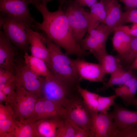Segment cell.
I'll return each instance as SVG.
<instances>
[{
    "instance_id": "6da1fadb",
    "label": "cell",
    "mask_w": 137,
    "mask_h": 137,
    "mask_svg": "<svg viewBox=\"0 0 137 137\" xmlns=\"http://www.w3.org/2000/svg\"><path fill=\"white\" fill-rule=\"evenodd\" d=\"M32 4L42 14L43 21L38 22L36 30H40L52 42L64 49L68 55L83 56L88 53L75 40L66 14L60 4L57 10L50 12L47 5L33 2Z\"/></svg>"
},
{
    "instance_id": "e0dca14e",
    "label": "cell",
    "mask_w": 137,
    "mask_h": 137,
    "mask_svg": "<svg viewBox=\"0 0 137 137\" xmlns=\"http://www.w3.org/2000/svg\"><path fill=\"white\" fill-rule=\"evenodd\" d=\"M106 13L105 24L114 30L122 25L123 11L118 0H102Z\"/></svg>"
},
{
    "instance_id": "7a4b0ae2",
    "label": "cell",
    "mask_w": 137,
    "mask_h": 137,
    "mask_svg": "<svg viewBox=\"0 0 137 137\" xmlns=\"http://www.w3.org/2000/svg\"><path fill=\"white\" fill-rule=\"evenodd\" d=\"M45 43L49 53L51 72L56 77L73 87L80 81L74 60L63 53L60 47L56 44L44 33Z\"/></svg>"
},
{
    "instance_id": "30bf717a",
    "label": "cell",
    "mask_w": 137,
    "mask_h": 137,
    "mask_svg": "<svg viewBox=\"0 0 137 137\" xmlns=\"http://www.w3.org/2000/svg\"><path fill=\"white\" fill-rule=\"evenodd\" d=\"M65 108L42 97L39 98L31 114L25 119L35 122L38 120L60 116L64 117Z\"/></svg>"
},
{
    "instance_id": "9a60e30c",
    "label": "cell",
    "mask_w": 137,
    "mask_h": 137,
    "mask_svg": "<svg viewBox=\"0 0 137 137\" xmlns=\"http://www.w3.org/2000/svg\"><path fill=\"white\" fill-rule=\"evenodd\" d=\"M29 44L31 55L43 60L49 70V51L45 43L43 33L31 29Z\"/></svg>"
},
{
    "instance_id": "44dd1931",
    "label": "cell",
    "mask_w": 137,
    "mask_h": 137,
    "mask_svg": "<svg viewBox=\"0 0 137 137\" xmlns=\"http://www.w3.org/2000/svg\"><path fill=\"white\" fill-rule=\"evenodd\" d=\"M15 122L14 137H41L36 122L25 119L21 122L15 120Z\"/></svg>"
},
{
    "instance_id": "f546056e",
    "label": "cell",
    "mask_w": 137,
    "mask_h": 137,
    "mask_svg": "<svg viewBox=\"0 0 137 137\" xmlns=\"http://www.w3.org/2000/svg\"><path fill=\"white\" fill-rule=\"evenodd\" d=\"M115 94L109 96H103L99 95L98 98L97 111L104 114L108 113L110 107L115 103V99L116 97Z\"/></svg>"
},
{
    "instance_id": "83f0119b",
    "label": "cell",
    "mask_w": 137,
    "mask_h": 137,
    "mask_svg": "<svg viewBox=\"0 0 137 137\" xmlns=\"http://www.w3.org/2000/svg\"><path fill=\"white\" fill-rule=\"evenodd\" d=\"M118 57L121 64L128 65L132 63L137 57V37L133 38L126 52L122 56Z\"/></svg>"
},
{
    "instance_id": "7c38bea8",
    "label": "cell",
    "mask_w": 137,
    "mask_h": 137,
    "mask_svg": "<svg viewBox=\"0 0 137 137\" xmlns=\"http://www.w3.org/2000/svg\"><path fill=\"white\" fill-rule=\"evenodd\" d=\"M80 80L90 82H102L106 74L101 65L86 61L80 59L74 60Z\"/></svg>"
},
{
    "instance_id": "f35d334b",
    "label": "cell",
    "mask_w": 137,
    "mask_h": 137,
    "mask_svg": "<svg viewBox=\"0 0 137 137\" xmlns=\"http://www.w3.org/2000/svg\"><path fill=\"white\" fill-rule=\"evenodd\" d=\"M124 6L125 11L137 8V0H119Z\"/></svg>"
},
{
    "instance_id": "4fadbf2b",
    "label": "cell",
    "mask_w": 137,
    "mask_h": 137,
    "mask_svg": "<svg viewBox=\"0 0 137 137\" xmlns=\"http://www.w3.org/2000/svg\"><path fill=\"white\" fill-rule=\"evenodd\" d=\"M17 49L4 31L0 30V68L9 70L14 73Z\"/></svg>"
},
{
    "instance_id": "74e56055",
    "label": "cell",
    "mask_w": 137,
    "mask_h": 137,
    "mask_svg": "<svg viewBox=\"0 0 137 137\" xmlns=\"http://www.w3.org/2000/svg\"><path fill=\"white\" fill-rule=\"evenodd\" d=\"M115 28L121 30L127 34L132 37H137V23L133 24V25L131 28L128 26L122 25V24L114 29Z\"/></svg>"
},
{
    "instance_id": "e575fe53",
    "label": "cell",
    "mask_w": 137,
    "mask_h": 137,
    "mask_svg": "<svg viewBox=\"0 0 137 137\" xmlns=\"http://www.w3.org/2000/svg\"><path fill=\"white\" fill-rule=\"evenodd\" d=\"M12 118L14 119L13 112L11 106L6 103L5 105L0 103V120Z\"/></svg>"
},
{
    "instance_id": "8d00e7d4",
    "label": "cell",
    "mask_w": 137,
    "mask_h": 137,
    "mask_svg": "<svg viewBox=\"0 0 137 137\" xmlns=\"http://www.w3.org/2000/svg\"><path fill=\"white\" fill-rule=\"evenodd\" d=\"M73 124L75 131L74 137H94L91 130H87Z\"/></svg>"
},
{
    "instance_id": "1f68e13d",
    "label": "cell",
    "mask_w": 137,
    "mask_h": 137,
    "mask_svg": "<svg viewBox=\"0 0 137 137\" xmlns=\"http://www.w3.org/2000/svg\"><path fill=\"white\" fill-rule=\"evenodd\" d=\"M74 134L73 124L64 118L57 137H74Z\"/></svg>"
},
{
    "instance_id": "d6a6232c",
    "label": "cell",
    "mask_w": 137,
    "mask_h": 137,
    "mask_svg": "<svg viewBox=\"0 0 137 137\" xmlns=\"http://www.w3.org/2000/svg\"><path fill=\"white\" fill-rule=\"evenodd\" d=\"M113 137H137V126H131L121 130L116 129Z\"/></svg>"
},
{
    "instance_id": "f1b7e54d",
    "label": "cell",
    "mask_w": 137,
    "mask_h": 137,
    "mask_svg": "<svg viewBox=\"0 0 137 137\" xmlns=\"http://www.w3.org/2000/svg\"><path fill=\"white\" fill-rule=\"evenodd\" d=\"M15 126L14 119L0 120V137H14Z\"/></svg>"
},
{
    "instance_id": "cb8c5ba5",
    "label": "cell",
    "mask_w": 137,
    "mask_h": 137,
    "mask_svg": "<svg viewBox=\"0 0 137 137\" xmlns=\"http://www.w3.org/2000/svg\"><path fill=\"white\" fill-rule=\"evenodd\" d=\"M76 88L91 115L98 113L97 110L98 98L99 95L82 88L79 84L77 85Z\"/></svg>"
},
{
    "instance_id": "b9f144b4",
    "label": "cell",
    "mask_w": 137,
    "mask_h": 137,
    "mask_svg": "<svg viewBox=\"0 0 137 137\" xmlns=\"http://www.w3.org/2000/svg\"><path fill=\"white\" fill-rule=\"evenodd\" d=\"M54 0H35L33 2L41 4L47 5L49 2ZM59 1L60 4H63L66 2L68 0H57Z\"/></svg>"
},
{
    "instance_id": "2e32d148",
    "label": "cell",
    "mask_w": 137,
    "mask_h": 137,
    "mask_svg": "<svg viewBox=\"0 0 137 137\" xmlns=\"http://www.w3.org/2000/svg\"><path fill=\"white\" fill-rule=\"evenodd\" d=\"M64 118L57 116L36 122L37 131L41 137H57Z\"/></svg>"
},
{
    "instance_id": "9c48e42d",
    "label": "cell",
    "mask_w": 137,
    "mask_h": 137,
    "mask_svg": "<svg viewBox=\"0 0 137 137\" xmlns=\"http://www.w3.org/2000/svg\"><path fill=\"white\" fill-rule=\"evenodd\" d=\"M11 107L15 120L21 122L32 113L39 97L21 87H16Z\"/></svg>"
},
{
    "instance_id": "d590c367",
    "label": "cell",
    "mask_w": 137,
    "mask_h": 137,
    "mask_svg": "<svg viewBox=\"0 0 137 137\" xmlns=\"http://www.w3.org/2000/svg\"><path fill=\"white\" fill-rule=\"evenodd\" d=\"M15 79L13 72L7 70L0 68V84L15 81Z\"/></svg>"
},
{
    "instance_id": "603a6c76",
    "label": "cell",
    "mask_w": 137,
    "mask_h": 137,
    "mask_svg": "<svg viewBox=\"0 0 137 137\" xmlns=\"http://www.w3.org/2000/svg\"><path fill=\"white\" fill-rule=\"evenodd\" d=\"M115 95L123 100L135 97L137 91V76L134 75L124 83L113 89Z\"/></svg>"
},
{
    "instance_id": "7402d4cb",
    "label": "cell",
    "mask_w": 137,
    "mask_h": 137,
    "mask_svg": "<svg viewBox=\"0 0 137 137\" xmlns=\"http://www.w3.org/2000/svg\"><path fill=\"white\" fill-rule=\"evenodd\" d=\"M132 70L129 69L126 71L122 67L110 74L109 79L104 83L103 86L98 90L99 91H104L114 85H119L124 83L134 75Z\"/></svg>"
},
{
    "instance_id": "5b68a950",
    "label": "cell",
    "mask_w": 137,
    "mask_h": 137,
    "mask_svg": "<svg viewBox=\"0 0 137 137\" xmlns=\"http://www.w3.org/2000/svg\"><path fill=\"white\" fill-rule=\"evenodd\" d=\"M74 37L79 43L83 38L89 26V12L75 0H68L62 4Z\"/></svg>"
},
{
    "instance_id": "ab89813d",
    "label": "cell",
    "mask_w": 137,
    "mask_h": 137,
    "mask_svg": "<svg viewBox=\"0 0 137 137\" xmlns=\"http://www.w3.org/2000/svg\"><path fill=\"white\" fill-rule=\"evenodd\" d=\"M81 6H87L90 8L93 5L97 2V0H75Z\"/></svg>"
},
{
    "instance_id": "d4e9b609",
    "label": "cell",
    "mask_w": 137,
    "mask_h": 137,
    "mask_svg": "<svg viewBox=\"0 0 137 137\" xmlns=\"http://www.w3.org/2000/svg\"><path fill=\"white\" fill-rule=\"evenodd\" d=\"M82 48L85 51L89 50L98 60L102 56L107 53L106 48L100 45L89 35L83 38L79 43Z\"/></svg>"
},
{
    "instance_id": "4dcf8cb0",
    "label": "cell",
    "mask_w": 137,
    "mask_h": 137,
    "mask_svg": "<svg viewBox=\"0 0 137 137\" xmlns=\"http://www.w3.org/2000/svg\"><path fill=\"white\" fill-rule=\"evenodd\" d=\"M16 88L15 81L0 84V90L3 92L10 101L11 106L16 95Z\"/></svg>"
},
{
    "instance_id": "8992f818",
    "label": "cell",
    "mask_w": 137,
    "mask_h": 137,
    "mask_svg": "<svg viewBox=\"0 0 137 137\" xmlns=\"http://www.w3.org/2000/svg\"><path fill=\"white\" fill-rule=\"evenodd\" d=\"M14 73L16 87H22L38 97H41L45 77L38 75L30 70L24 62L16 60Z\"/></svg>"
},
{
    "instance_id": "5bb4252c",
    "label": "cell",
    "mask_w": 137,
    "mask_h": 137,
    "mask_svg": "<svg viewBox=\"0 0 137 137\" xmlns=\"http://www.w3.org/2000/svg\"><path fill=\"white\" fill-rule=\"evenodd\" d=\"M111 112L115 128L123 129L131 126H137V111L130 110L121 105L115 104Z\"/></svg>"
},
{
    "instance_id": "ba28073f",
    "label": "cell",
    "mask_w": 137,
    "mask_h": 137,
    "mask_svg": "<svg viewBox=\"0 0 137 137\" xmlns=\"http://www.w3.org/2000/svg\"><path fill=\"white\" fill-rule=\"evenodd\" d=\"M64 108V118L74 125L92 131L91 113L78 95L71 99Z\"/></svg>"
},
{
    "instance_id": "d6986e66",
    "label": "cell",
    "mask_w": 137,
    "mask_h": 137,
    "mask_svg": "<svg viewBox=\"0 0 137 137\" xmlns=\"http://www.w3.org/2000/svg\"><path fill=\"white\" fill-rule=\"evenodd\" d=\"M112 39L114 49L118 54V57L124 55L127 51L134 37L127 34L123 31L115 28Z\"/></svg>"
},
{
    "instance_id": "836d02e7",
    "label": "cell",
    "mask_w": 137,
    "mask_h": 137,
    "mask_svg": "<svg viewBox=\"0 0 137 137\" xmlns=\"http://www.w3.org/2000/svg\"><path fill=\"white\" fill-rule=\"evenodd\" d=\"M130 23H137V8L132 9L123 12L122 24Z\"/></svg>"
},
{
    "instance_id": "8fae6325",
    "label": "cell",
    "mask_w": 137,
    "mask_h": 137,
    "mask_svg": "<svg viewBox=\"0 0 137 137\" xmlns=\"http://www.w3.org/2000/svg\"><path fill=\"white\" fill-rule=\"evenodd\" d=\"M92 131L94 137H113L116 128L111 113L99 112L91 115Z\"/></svg>"
},
{
    "instance_id": "277c9868",
    "label": "cell",
    "mask_w": 137,
    "mask_h": 137,
    "mask_svg": "<svg viewBox=\"0 0 137 137\" xmlns=\"http://www.w3.org/2000/svg\"><path fill=\"white\" fill-rule=\"evenodd\" d=\"M1 27L6 36L18 49L27 53L32 29L22 22L1 13Z\"/></svg>"
},
{
    "instance_id": "3957f363",
    "label": "cell",
    "mask_w": 137,
    "mask_h": 137,
    "mask_svg": "<svg viewBox=\"0 0 137 137\" xmlns=\"http://www.w3.org/2000/svg\"><path fill=\"white\" fill-rule=\"evenodd\" d=\"M75 91L76 88L69 85L51 72L45 77L41 97L65 108L71 99L78 95Z\"/></svg>"
},
{
    "instance_id": "60d3db41",
    "label": "cell",
    "mask_w": 137,
    "mask_h": 137,
    "mask_svg": "<svg viewBox=\"0 0 137 137\" xmlns=\"http://www.w3.org/2000/svg\"><path fill=\"white\" fill-rule=\"evenodd\" d=\"M125 104L127 106L133 105L137 109V98L126 99L123 100Z\"/></svg>"
},
{
    "instance_id": "ffe728a7",
    "label": "cell",
    "mask_w": 137,
    "mask_h": 137,
    "mask_svg": "<svg viewBox=\"0 0 137 137\" xmlns=\"http://www.w3.org/2000/svg\"><path fill=\"white\" fill-rule=\"evenodd\" d=\"M24 62L32 71L38 75L46 77L49 75L51 72L43 59L25 53Z\"/></svg>"
},
{
    "instance_id": "484cf974",
    "label": "cell",
    "mask_w": 137,
    "mask_h": 137,
    "mask_svg": "<svg viewBox=\"0 0 137 137\" xmlns=\"http://www.w3.org/2000/svg\"><path fill=\"white\" fill-rule=\"evenodd\" d=\"M98 60L106 74H110L122 67L118 57L114 56L107 53L102 56Z\"/></svg>"
},
{
    "instance_id": "ac0fdd59",
    "label": "cell",
    "mask_w": 137,
    "mask_h": 137,
    "mask_svg": "<svg viewBox=\"0 0 137 137\" xmlns=\"http://www.w3.org/2000/svg\"><path fill=\"white\" fill-rule=\"evenodd\" d=\"M89 12V26L88 32L95 28L100 23L105 24L106 13L102 0L93 5Z\"/></svg>"
},
{
    "instance_id": "ee69618b",
    "label": "cell",
    "mask_w": 137,
    "mask_h": 137,
    "mask_svg": "<svg viewBox=\"0 0 137 137\" xmlns=\"http://www.w3.org/2000/svg\"></svg>"
},
{
    "instance_id": "52a82bcc",
    "label": "cell",
    "mask_w": 137,
    "mask_h": 137,
    "mask_svg": "<svg viewBox=\"0 0 137 137\" xmlns=\"http://www.w3.org/2000/svg\"><path fill=\"white\" fill-rule=\"evenodd\" d=\"M33 0H0L1 13L35 29L38 23L31 14L28 6Z\"/></svg>"
},
{
    "instance_id": "4316f807",
    "label": "cell",
    "mask_w": 137,
    "mask_h": 137,
    "mask_svg": "<svg viewBox=\"0 0 137 137\" xmlns=\"http://www.w3.org/2000/svg\"><path fill=\"white\" fill-rule=\"evenodd\" d=\"M114 30L104 23H101L88 33L101 46L106 48V43L109 35Z\"/></svg>"
},
{
    "instance_id": "7bdbcfd3",
    "label": "cell",
    "mask_w": 137,
    "mask_h": 137,
    "mask_svg": "<svg viewBox=\"0 0 137 137\" xmlns=\"http://www.w3.org/2000/svg\"><path fill=\"white\" fill-rule=\"evenodd\" d=\"M129 69L137 70V57L131 64L129 67Z\"/></svg>"
}]
</instances>
